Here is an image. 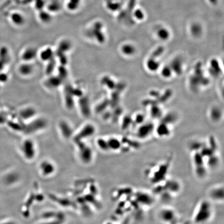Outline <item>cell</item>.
<instances>
[{
	"mask_svg": "<svg viewBox=\"0 0 224 224\" xmlns=\"http://www.w3.org/2000/svg\"><path fill=\"white\" fill-rule=\"evenodd\" d=\"M213 212V207L210 201L202 200L198 204L194 211V221L197 224L207 222L211 218Z\"/></svg>",
	"mask_w": 224,
	"mask_h": 224,
	"instance_id": "cell-1",
	"label": "cell"
},
{
	"mask_svg": "<svg viewBox=\"0 0 224 224\" xmlns=\"http://www.w3.org/2000/svg\"><path fill=\"white\" fill-rule=\"evenodd\" d=\"M169 167L168 163H162L155 165L154 167L151 168V170L149 171H151L152 174L148 175L151 182L153 184H158L165 180L168 173Z\"/></svg>",
	"mask_w": 224,
	"mask_h": 224,
	"instance_id": "cell-2",
	"label": "cell"
},
{
	"mask_svg": "<svg viewBox=\"0 0 224 224\" xmlns=\"http://www.w3.org/2000/svg\"><path fill=\"white\" fill-rule=\"evenodd\" d=\"M176 212L168 208H165L160 210L159 213V217L160 220L166 223H170L176 220Z\"/></svg>",
	"mask_w": 224,
	"mask_h": 224,
	"instance_id": "cell-3",
	"label": "cell"
},
{
	"mask_svg": "<svg viewBox=\"0 0 224 224\" xmlns=\"http://www.w3.org/2000/svg\"><path fill=\"white\" fill-rule=\"evenodd\" d=\"M208 195L212 200L217 202L222 201L224 200V187L221 185L214 187L210 190Z\"/></svg>",
	"mask_w": 224,
	"mask_h": 224,
	"instance_id": "cell-4",
	"label": "cell"
},
{
	"mask_svg": "<svg viewBox=\"0 0 224 224\" xmlns=\"http://www.w3.org/2000/svg\"><path fill=\"white\" fill-rule=\"evenodd\" d=\"M24 152L27 158L32 159L35 155V147L33 142L30 140L25 141L24 144Z\"/></svg>",
	"mask_w": 224,
	"mask_h": 224,
	"instance_id": "cell-5",
	"label": "cell"
},
{
	"mask_svg": "<svg viewBox=\"0 0 224 224\" xmlns=\"http://www.w3.org/2000/svg\"><path fill=\"white\" fill-rule=\"evenodd\" d=\"M136 200L139 203H141L142 205H150L152 203V198L149 194L147 193L143 192H138L136 193Z\"/></svg>",
	"mask_w": 224,
	"mask_h": 224,
	"instance_id": "cell-6",
	"label": "cell"
},
{
	"mask_svg": "<svg viewBox=\"0 0 224 224\" xmlns=\"http://www.w3.org/2000/svg\"><path fill=\"white\" fill-rule=\"evenodd\" d=\"M153 128L151 125H145L141 127L137 132V136L138 138L142 139H144L147 138L151 135Z\"/></svg>",
	"mask_w": 224,
	"mask_h": 224,
	"instance_id": "cell-7",
	"label": "cell"
},
{
	"mask_svg": "<svg viewBox=\"0 0 224 224\" xmlns=\"http://www.w3.org/2000/svg\"><path fill=\"white\" fill-rule=\"evenodd\" d=\"M146 67L149 71L151 72H155L158 70L159 67V62L155 60L154 57H151L149 58L148 60L146 61Z\"/></svg>",
	"mask_w": 224,
	"mask_h": 224,
	"instance_id": "cell-8",
	"label": "cell"
},
{
	"mask_svg": "<svg viewBox=\"0 0 224 224\" xmlns=\"http://www.w3.org/2000/svg\"><path fill=\"white\" fill-rule=\"evenodd\" d=\"M107 142L108 144V150L109 149H111V150L113 151H117L119 150L121 147V142L117 139L112 138L107 141Z\"/></svg>",
	"mask_w": 224,
	"mask_h": 224,
	"instance_id": "cell-9",
	"label": "cell"
},
{
	"mask_svg": "<svg viewBox=\"0 0 224 224\" xmlns=\"http://www.w3.org/2000/svg\"><path fill=\"white\" fill-rule=\"evenodd\" d=\"M121 51L124 55L126 56H132L135 53V49L133 46L129 44H127L122 46L121 48Z\"/></svg>",
	"mask_w": 224,
	"mask_h": 224,
	"instance_id": "cell-10",
	"label": "cell"
},
{
	"mask_svg": "<svg viewBox=\"0 0 224 224\" xmlns=\"http://www.w3.org/2000/svg\"><path fill=\"white\" fill-rule=\"evenodd\" d=\"M156 131L157 135H158L159 136H161L162 138L168 136L170 133V130L168 128L166 125H162L160 126H159L156 129Z\"/></svg>",
	"mask_w": 224,
	"mask_h": 224,
	"instance_id": "cell-11",
	"label": "cell"
},
{
	"mask_svg": "<svg viewBox=\"0 0 224 224\" xmlns=\"http://www.w3.org/2000/svg\"><path fill=\"white\" fill-rule=\"evenodd\" d=\"M35 56H36L35 51L33 49L30 48L27 49L25 52V53L23 55V58H24V60H25L27 61H29V60L30 61V60H31L32 59H34Z\"/></svg>",
	"mask_w": 224,
	"mask_h": 224,
	"instance_id": "cell-12",
	"label": "cell"
},
{
	"mask_svg": "<svg viewBox=\"0 0 224 224\" xmlns=\"http://www.w3.org/2000/svg\"><path fill=\"white\" fill-rule=\"evenodd\" d=\"M94 132V128L92 126H87L84 129L82 130L80 132V136H83V138H85V136H89L93 135Z\"/></svg>",
	"mask_w": 224,
	"mask_h": 224,
	"instance_id": "cell-13",
	"label": "cell"
},
{
	"mask_svg": "<svg viewBox=\"0 0 224 224\" xmlns=\"http://www.w3.org/2000/svg\"><path fill=\"white\" fill-rule=\"evenodd\" d=\"M33 67L31 65L25 64L22 65L21 67V72L24 75H29L32 72Z\"/></svg>",
	"mask_w": 224,
	"mask_h": 224,
	"instance_id": "cell-14",
	"label": "cell"
},
{
	"mask_svg": "<svg viewBox=\"0 0 224 224\" xmlns=\"http://www.w3.org/2000/svg\"><path fill=\"white\" fill-rule=\"evenodd\" d=\"M41 168H42L43 173L44 174H49V173H52L53 170V165L50 163L48 162H45L43 163L42 165H41Z\"/></svg>",
	"mask_w": 224,
	"mask_h": 224,
	"instance_id": "cell-15",
	"label": "cell"
},
{
	"mask_svg": "<svg viewBox=\"0 0 224 224\" xmlns=\"http://www.w3.org/2000/svg\"><path fill=\"white\" fill-rule=\"evenodd\" d=\"M173 71L171 69V66H166L162 69V74L165 78H169L171 77L172 73Z\"/></svg>",
	"mask_w": 224,
	"mask_h": 224,
	"instance_id": "cell-16",
	"label": "cell"
},
{
	"mask_svg": "<svg viewBox=\"0 0 224 224\" xmlns=\"http://www.w3.org/2000/svg\"><path fill=\"white\" fill-rule=\"evenodd\" d=\"M53 56V52H52L51 49H46L44 52H42V53H41V58H42V59L44 60H48L50 59Z\"/></svg>",
	"mask_w": 224,
	"mask_h": 224,
	"instance_id": "cell-17",
	"label": "cell"
},
{
	"mask_svg": "<svg viewBox=\"0 0 224 224\" xmlns=\"http://www.w3.org/2000/svg\"><path fill=\"white\" fill-rule=\"evenodd\" d=\"M158 34L159 37L161 39H163V40L168 39L169 36V33L168 32V31L166 30V29H164L159 30Z\"/></svg>",
	"mask_w": 224,
	"mask_h": 224,
	"instance_id": "cell-18",
	"label": "cell"
},
{
	"mask_svg": "<svg viewBox=\"0 0 224 224\" xmlns=\"http://www.w3.org/2000/svg\"><path fill=\"white\" fill-rule=\"evenodd\" d=\"M192 32H193V34H194V35H199V33H200L201 29L199 27V25H194L192 27Z\"/></svg>",
	"mask_w": 224,
	"mask_h": 224,
	"instance_id": "cell-19",
	"label": "cell"
},
{
	"mask_svg": "<svg viewBox=\"0 0 224 224\" xmlns=\"http://www.w3.org/2000/svg\"><path fill=\"white\" fill-rule=\"evenodd\" d=\"M135 15L139 19H142L144 17V15L143 14L142 11L139 10H136V11H135Z\"/></svg>",
	"mask_w": 224,
	"mask_h": 224,
	"instance_id": "cell-20",
	"label": "cell"
},
{
	"mask_svg": "<svg viewBox=\"0 0 224 224\" xmlns=\"http://www.w3.org/2000/svg\"><path fill=\"white\" fill-rule=\"evenodd\" d=\"M135 0H130L129 4V11H131L133 8V7H135Z\"/></svg>",
	"mask_w": 224,
	"mask_h": 224,
	"instance_id": "cell-21",
	"label": "cell"
},
{
	"mask_svg": "<svg viewBox=\"0 0 224 224\" xmlns=\"http://www.w3.org/2000/svg\"><path fill=\"white\" fill-rule=\"evenodd\" d=\"M213 3H215L216 2V0H210Z\"/></svg>",
	"mask_w": 224,
	"mask_h": 224,
	"instance_id": "cell-22",
	"label": "cell"
},
{
	"mask_svg": "<svg viewBox=\"0 0 224 224\" xmlns=\"http://www.w3.org/2000/svg\"><path fill=\"white\" fill-rule=\"evenodd\" d=\"M111 224V223H108V224Z\"/></svg>",
	"mask_w": 224,
	"mask_h": 224,
	"instance_id": "cell-23",
	"label": "cell"
}]
</instances>
